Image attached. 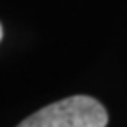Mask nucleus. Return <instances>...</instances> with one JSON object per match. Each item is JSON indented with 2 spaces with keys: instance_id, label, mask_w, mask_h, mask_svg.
Wrapping results in <instances>:
<instances>
[{
  "instance_id": "f257e3e1",
  "label": "nucleus",
  "mask_w": 127,
  "mask_h": 127,
  "mask_svg": "<svg viewBox=\"0 0 127 127\" xmlns=\"http://www.w3.org/2000/svg\"><path fill=\"white\" fill-rule=\"evenodd\" d=\"M106 108L90 95H72L35 111L18 127H106Z\"/></svg>"
},
{
  "instance_id": "f03ea898",
  "label": "nucleus",
  "mask_w": 127,
  "mask_h": 127,
  "mask_svg": "<svg viewBox=\"0 0 127 127\" xmlns=\"http://www.w3.org/2000/svg\"><path fill=\"white\" fill-rule=\"evenodd\" d=\"M0 39H2V25H0Z\"/></svg>"
}]
</instances>
